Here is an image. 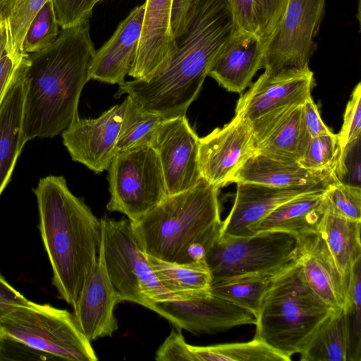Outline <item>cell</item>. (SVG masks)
<instances>
[{"label":"cell","mask_w":361,"mask_h":361,"mask_svg":"<svg viewBox=\"0 0 361 361\" xmlns=\"http://www.w3.org/2000/svg\"><path fill=\"white\" fill-rule=\"evenodd\" d=\"M329 183L286 188L235 183L234 203L228 216L222 221L220 234L249 236L250 229L281 204L305 194L324 190Z\"/></svg>","instance_id":"cell-17"},{"label":"cell","mask_w":361,"mask_h":361,"mask_svg":"<svg viewBox=\"0 0 361 361\" xmlns=\"http://www.w3.org/2000/svg\"><path fill=\"white\" fill-rule=\"evenodd\" d=\"M360 140L359 137L341 149L334 170L336 180L360 187Z\"/></svg>","instance_id":"cell-37"},{"label":"cell","mask_w":361,"mask_h":361,"mask_svg":"<svg viewBox=\"0 0 361 361\" xmlns=\"http://www.w3.org/2000/svg\"><path fill=\"white\" fill-rule=\"evenodd\" d=\"M235 27L229 0H194L169 62L147 80H124L116 97L127 94L140 109L164 118L185 116Z\"/></svg>","instance_id":"cell-1"},{"label":"cell","mask_w":361,"mask_h":361,"mask_svg":"<svg viewBox=\"0 0 361 361\" xmlns=\"http://www.w3.org/2000/svg\"><path fill=\"white\" fill-rule=\"evenodd\" d=\"M334 179V171L308 170L298 161L256 151L236 171L231 183L246 182L286 188L329 183Z\"/></svg>","instance_id":"cell-22"},{"label":"cell","mask_w":361,"mask_h":361,"mask_svg":"<svg viewBox=\"0 0 361 361\" xmlns=\"http://www.w3.org/2000/svg\"><path fill=\"white\" fill-rule=\"evenodd\" d=\"M197 361H289L262 341L255 338L247 342L221 343L206 346L191 345Z\"/></svg>","instance_id":"cell-29"},{"label":"cell","mask_w":361,"mask_h":361,"mask_svg":"<svg viewBox=\"0 0 361 361\" xmlns=\"http://www.w3.org/2000/svg\"><path fill=\"white\" fill-rule=\"evenodd\" d=\"M298 257V239L290 233L264 231L249 236L220 233L207 246L204 260L212 284L248 275L273 276Z\"/></svg>","instance_id":"cell-7"},{"label":"cell","mask_w":361,"mask_h":361,"mask_svg":"<svg viewBox=\"0 0 361 361\" xmlns=\"http://www.w3.org/2000/svg\"><path fill=\"white\" fill-rule=\"evenodd\" d=\"M341 150L337 134L331 133L315 137H309L298 161L308 170L334 171Z\"/></svg>","instance_id":"cell-32"},{"label":"cell","mask_w":361,"mask_h":361,"mask_svg":"<svg viewBox=\"0 0 361 361\" xmlns=\"http://www.w3.org/2000/svg\"><path fill=\"white\" fill-rule=\"evenodd\" d=\"M102 243L109 277L122 301L153 311L154 302L178 300L159 282L140 250L128 219H100Z\"/></svg>","instance_id":"cell-8"},{"label":"cell","mask_w":361,"mask_h":361,"mask_svg":"<svg viewBox=\"0 0 361 361\" xmlns=\"http://www.w3.org/2000/svg\"><path fill=\"white\" fill-rule=\"evenodd\" d=\"M61 360L59 357L5 336H0V361Z\"/></svg>","instance_id":"cell-42"},{"label":"cell","mask_w":361,"mask_h":361,"mask_svg":"<svg viewBox=\"0 0 361 361\" xmlns=\"http://www.w3.org/2000/svg\"><path fill=\"white\" fill-rule=\"evenodd\" d=\"M288 0H261L262 18L258 36L265 42L274 32Z\"/></svg>","instance_id":"cell-44"},{"label":"cell","mask_w":361,"mask_h":361,"mask_svg":"<svg viewBox=\"0 0 361 361\" xmlns=\"http://www.w3.org/2000/svg\"><path fill=\"white\" fill-rule=\"evenodd\" d=\"M272 276L248 275L211 284L212 294L252 312L256 317Z\"/></svg>","instance_id":"cell-31"},{"label":"cell","mask_w":361,"mask_h":361,"mask_svg":"<svg viewBox=\"0 0 361 361\" xmlns=\"http://www.w3.org/2000/svg\"><path fill=\"white\" fill-rule=\"evenodd\" d=\"M361 259L355 264L349 288L350 306L348 309L350 328L348 360H361Z\"/></svg>","instance_id":"cell-36"},{"label":"cell","mask_w":361,"mask_h":361,"mask_svg":"<svg viewBox=\"0 0 361 361\" xmlns=\"http://www.w3.org/2000/svg\"><path fill=\"white\" fill-rule=\"evenodd\" d=\"M311 70L278 78L261 75L240 97L235 115L247 121L253 134L311 96Z\"/></svg>","instance_id":"cell-11"},{"label":"cell","mask_w":361,"mask_h":361,"mask_svg":"<svg viewBox=\"0 0 361 361\" xmlns=\"http://www.w3.org/2000/svg\"><path fill=\"white\" fill-rule=\"evenodd\" d=\"M17 0H0V23L8 18Z\"/></svg>","instance_id":"cell-48"},{"label":"cell","mask_w":361,"mask_h":361,"mask_svg":"<svg viewBox=\"0 0 361 361\" xmlns=\"http://www.w3.org/2000/svg\"><path fill=\"white\" fill-rule=\"evenodd\" d=\"M298 239L297 261L312 291L335 312L350 306L349 287L319 233Z\"/></svg>","instance_id":"cell-18"},{"label":"cell","mask_w":361,"mask_h":361,"mask_svg":"<svg viewBox=\"0 0 361 361\" xmlns=\"http://www.w3.org/2000/svg\"><path fill=\"white\" fill-rule=\"evenodd\" d=\"M236 29L258 35L261 18V0H229Z\"/></svg>","instance_id":"cell-41"},{"label":"cell","mask_w":361,"mask_h":361,"mask_svg":"<svg viewBox=\"0 0 361 361\" xmlns=\"http://www.w3.org/2000/svg\"><path fill=\"white\" fill-rule=\"evenodd\" d=\"M116 143V152L143 145H150L156 130L165 119L140 109L128 95Z\"/></svg>","instance_id":"cell-30"},{"label":"cell","mask_w":361,"mask_h":361,"mask_svg":"<svg viewBox=\"0 0 361 361\" xmlns=\"http://www.w3.org/2000/svg\"><path fill=\"white\" fill-rule=\"evenodd\" d=\"M99 1H101V0H97V1H98V2H99Z\"/></svg>","instance_id":"cell-49"},{"label":"cell","mask_w":361,"mask_h":361,"mask_svg":"<svg viewBox=\"0 0 361 361\" xmlns=\"http://www.w3.org/2000/svg\"><path fill=\"white\" fill-rule=\"evenodd\" d=\"M157 361H197L191 345L188 344L181 329L172 330L156 353Z\"/></svg>","instance_id":"cell-43"},{"label":"cell","mask_w":361,"mask_h":361,"mask_svg":"<svg viewBox=\"0 0 361 361\" xmlns=\"http://www.w3.org/2000/svg\"><path fill=\"white\" fill-rule=\"evenodd\" d=\"M325 0H288L274 32L264 44L262 75L273 78L310 70L314 39Z\"/></svg>","instance_id":"cell-10"},{"label":"cell","mask_w":361,"mask_h":361,"mask_svg":"<svg viewBox=\"0 0 361 361\" xmlns=\"http://www.w3.org/2000/svg\"><path fill=\"white\" fill-rule=\"evenodd\" d=\"M120 302V296L106 271L101 242L97 261L87 275L73 306L75 320L90 342L111 336L117 330L114 311Z\"/></svg>","instance_id":"cell-16"},{"label":"cell","mask_w":361,"mask_h":361,"mask_svg":"<svg viewBox=\"0 0 361 361\" xmlns=\"http://www.w3.org/2000/svg\"><path fill=\"white\" fill-rule=\"evenodd\" d=\"M360 228L361 221L336 214L329 207L319 232L349 288L354 267L361 259Z\"/></svg>","instance_id":"cell-27"},{"label":"cell","mask_w":361,"mask_h":361,"mask_svg":"<svg viewBox=\"0 0 361 361\" xmlns=\"http://www.w3.org/2000/svg\"><path fill=\"white\" fill-rule=\"evenodd\" d=\"M302 104L288 110L254 133L257 151L298 161L309 137L302 123Z\"/></svg>","instance_id":"cell-25"},{"label":"cell","mask_w":361,"mask_h":361,"mask_svg":"<svg viewBox=\"0 0 361 361\" xmlns=\"http://www.w3.org/2000/svg\"><path fill=\"white\" fill-rule=\"evenodd\" d=\"M361 85L359 82L353 90L347 103L343 121L337 134L341 149L361 137Z\"/></svg>","instance_id":"cell-39"},{"label":"cell","mask_w":361,"mask_h":361,"mask_svg":"<svg viewBox=\"0 0 361 361\" xmlns=\"http://www.w3.org/2000/svg\"><path fill=\"white\" fill-rule=\"evenodd\" d=\"M59 23L52 0H48L30 23L22 45L23 54L41 51L50 47L59 37Z\"/></svg>","instance_id":"cell-33"},{"label":"cell","mask_w":361,"mask_h":361,"mask_svg":"<svg viewBox=\"0 0 361 361\" xmlns=\"http://www.w3.org/2000/svg\"><path fill=\"white\" fill-rule=\"evenodd\" d=\"M48 0H17L6 20L8 49L20 59L26 32L37 14Z\"/></svg>","instance_id":"cell-34"},{"label":"cell","mask_w":361,"mask_h":361,"mask_svg":"<svg viewBox=\"0 0 361 361\" xmlns=\"http://www.w3.org/2000/svg\"><path fill=\"white\" fill-rule=\"evenodd\" d=\"M172 0H146L141 35L128 75L147 80L169 62L176 51L171 28Z\"/></svg>","instance_id":"cell-19"},{"label":"cell","mask_w":361,"mask_h":361,"mask_svg":"<svg viewBox=\"0 0 361 361\" xmlns=\"http://www.w3.org/2000/svg\"><path fill=\"white\" fill-rule=\"evenodd\" d=\"M95 49L89 21L61 29L48 48L28 54L22 142L53 137L79 118L78 102L90 80Z\"/></svg>","instance_id":"cell-2"},{"label":"cell","mask_w":361,"mask_h":361,"mask_svg":"<svg viewBox=\"0 0 361 361\" xmlns=\"http://www.w3.org/2000/svg\"><path fill=\"white\" fill-rule=\"evenodd\" d=\"M350 328L346 310L334 313L317 331L300 353L302 361H347Z\"/></svg>","instance_id":"cell-28"},{"label":"cell","mask_w":361,"mask_h":361,"mask_svg":"<svg viewBox=\"0 0 361 361\" xmlns=\"http://www.w3.org/2000/svg\"><path fill=\"white\" fill-rule=\"evenodd\" d=\"M0 336L50 353L61 360L96 361L90 341L72 314L30 301L0 317Z\"/></svg>","instance_id":"cell-6"},{"label":"cell","mask_w":361,"mask_h":361,"mask_svg":"<svg viewBox=\"0 0 361 361\" xmlns=\"http://www.w3.org/2000/svg\"><path fill=\"white\" fill-rule=\"evenodd\" d=\"M108 171L110 199L106 209L126 215L131 223L168 195L159 157L150 145L117 152Z\"/></svg>","instance_id":"cell-9"},{"label":"cell","mask_w":361,"mask_h":361,"mask_svg":"<svg viewBox=\"0 0 361 361\" xmlns=\"http://www.w3.org/2000/svg\"><path fill=\"white\" fill-rule=\"evenodd\" d=\"M302 119L306 133L310 137L331 134L332 132L323 122L317 105L312 96L302 104Z\"/></svg>","instance_id":"cell-45"},{"label":"cell","mask_w":361,"mask_h":361,"mask_svg":"<svg viewBox=\"0 0 361 361\" xmlns=\"http://www.w3.org/2000/svg\"><path fill=\"white\" fill-rule=\"evenodd\" d=\"M194 0H172L171 28L173 38L185 29L188 16Z\"/></svg>","instance_id":"cell-47"},{"label":"cell","mask_w":361,"mask_h":361,"mask_svg":"<svg viewBox=\"0 0 361 361\" xmlns=\"http://www.w3.org/2000/svg\"><path fill=\"white\" fill-rule=\"evenodd\" d=\"M334 313L310 288L296 259L272 276L256 317L255 338L290 359Z\"/></svg>","instance_id":"cell-5"},{"label":"cell","mask_w":361,"mask_h":361,"mask_svg":"<svg viewBox=\"0 0 361 361\" xmlns=\"http://www.w3.org/2000/svg\"><path fill=\"white\" fill-rule=\"evenodd\" d=\"M29 63L25 54L16 76L0 106V195L11 180L22 142L25 73Z\"/></svg>","instance_id":"cell-23"},{"label":"cell","mask_w":361,"mask_h":361,"mask_svg":"<svg viewBox=\"0 0 361 361\" xmlns=\"http://www.w3.org/2000/svg\"><path fill=\"white\" fill-rule=\"evenodd\" d=\"M33 192L39 228L53 272L52 284L60 298L73 306L98 257L101 220L70 191L63 176L41 178Z\"/></svg>","instance_id":"cell-3"},{"label":"cell","mask_w":361,"mask_h":361,"mask_svg":"<svg viewBox=\"0 0 361 361\" xmlns=\"http://www.w3.org/2000/svg\"><path fill=\"white\" fill-rule=\"evenodd\" d=\"M219 189L203 178L193 188L167 195L131 228L140 250L179 264L204 259L207 246L220 233Z\"/></svg>","instance_id":"cell-4"},{"label":"cell","mask_w":361,"mask_h":361,"mask_svg":"<svg viewBox=\"0 0 361 361\" xmlns=\"http://www.w3.org/2000/svg\"><path fill=\"white\" fill-rule=\"evenodd\" d=\"M264 43L255 34L235 27L216 54L208 73L228 92L242 94L262 68Z\"/></svg>","instance_id":"cell-20"},{"label":"cell","mask_w":361,"mask_h":361,"mask_svg":"<svg viewBox=\"0 0 361 361\" xmlns=\"http://www.w3.org/2000/svg\"><path fill=\"white\" fill-rule=\"evenodd\" d=\"M331 211L345 219L361 221V188L341 183L330 182L324 191Z\"/></svg>","instance_id":"cell-35"},{"label":"cell","mask_w":361,"mask_h":361,"mask_svg":"<svg viewBox=\"0 0 361 361\" xmlns=\"http://www.w3.org/2000/svg\"><path fill=\"white\" fill-rule=\"evenodd\" d=\"M28 302L29 300L13 288L0 273V317L13 307Z\"/></svg>","instance_id":"cell-46"},{"label":"cell","mask_w":361,"mask_h":361,"mask_svg":"<svg viewBox=\"0 0 361 361\" xmlns=\"http://www.w3.org/2000/svg\"><path fill=\"white\" fill-rule=\"evenodd\" d=\"M199 139L185 116L165 118L150 143L161 164L167 194L195 187L202 178Z\"/></svg>","instance_id":"cell-12"},{"label":"cell","mask_w":361,"mask_h":361,"mask_svg":"<svg viewBox=\"0 0 361 361\" xmlns=\"http://www.w3.org/2000/svg\"><path fill=\"white\" fill-rule=\"evenodd\" d=\"M144 12L145 3L134 8L111 38L95 51L90 79L118 85L125 80L136 54Z\"/></svg>","instance_id":"cell-21"},{"label":"cell","mask_w":361,"mask_h":361,"mask_svg":"<svg viewBox=\"0 0 361 361\" xmlns=\"http://www.w3.org/2000/svg\"><path fill=\"white\" fill-rule=\"evenodd\" d=\"M145 255L160 284L178 300L195 299L210 291L212 278L204 259L179 264Z\"/></svg>","instance_id":"cell-26"},{"label":"cell","mask_w":361,"mask_h":361,"mask_svg":"<svg viewBox=\"0 0 361 361\" xmlns=\"http://www.w3.org/2000/svg\"><path fill=\"white\" fill-rule=\"evenodd\" d=\"M256 151L250 124L235 115L222 128L199 139L202 178L219 190L231 183L236 171Z\"/></svg>","instance_id":"cell-13"},{"label":"cell","mask_w":361,"mask_h":361,"mask_svg":"<svg viewBox=\"0 0 361 361\" xmlns=\"http://www.w3.org/2000/svg\"><path fill=\"white\" fill-rule=\"evenodd\" d=\"M126 102L115 105L96 118H78L62 133L71 159L96 173L108 170L116 143Z\"/></svg>","instance_id":"cell-15"},{"label":"cell","mask_w":361,"mask_h":361,"mask_svg":"<svg viewBox=\"0 0 361 361\" xmlns=\"http://www.w3.org/2000/svg\"><path fill=\"white\" fill-rule=\"evenodd\" d=\"M153 311L176 328L193 334H216L256 324V317L252 312L210 291L191 300L155 302Z\"/></svg>","instance_id":"cell-14"},{"label":"cell","mask_w":361,"mask_h":361,"mask_svg":"<svg viewBox=\"0 0 361 361\" xmlns=\"http://www.w3.org/2000/svg\"><path fill=\"white\" fill-rule=\"evenodd\" d=\"M324 191L305 194L281 204L252 226L250 235L264 231H279L298 238L319 233L329 207Z\"/></svg>","instance_id":"cell-24"},{"label":"cell","mask_w":361,"mask_h":361,"mask_svg":"<svg viewBox=\"0 0 361 361\" xmlns=\"http://www.w3.org/2000/svg\"><path fill=\"white\" fill-rule=\"evenodd\" d=\"M61 29L89 21L97 0H52Z\"/></svg>","instance_id":"cell-38"},{"label":"cell","mask_w":361,"mask_h":361,"mask_svg":"<svg viewBox=\"0 0 361 361\" xmlns=\"http://www.w3.org/2000/svg\"><path fill=\"white\" fill-rule=\"evenodd\" d=\"M24 55L20 59L12 55L8 49L6 21L0 23V106L16 76Z\"/></svg>","instance_id":"cell-40"}]
</instances>
